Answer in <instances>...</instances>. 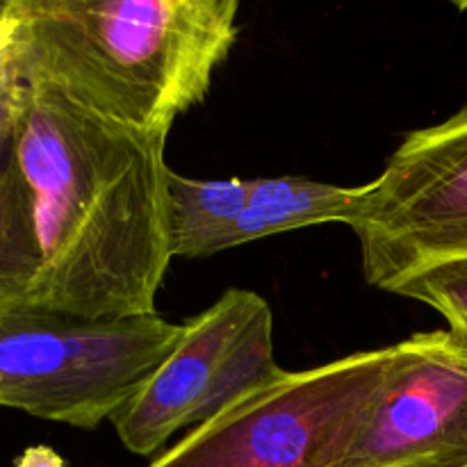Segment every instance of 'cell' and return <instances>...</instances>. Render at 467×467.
Here are the masks:
<instances>
[{"label":"cell","instance_id":"6da1fadb","mask_svg":"<svg viewBox=\"0 0 467 467\" xmlns=\"http://www.w3.org/2000/svg\"><path fill=\"white\" fill-rule=\"evenodd\" d=\"M164 146L167 135L103 121L21 80L0 176V310L158 315L171 263Z\"/></svg>","mask_w":467,"mask_h":467},{"label":"cell","instance_id":"7a4b0ae2","mask_svg":"<svg viewBox=\"0 0 467 467\" xmlns=\"http://www.w3.org/2000/svg\"><path fill=\"white\" fill-rule=\"evenodd\" d=\"M237 14V0H5V44L21 80L103 121L169 135L208 96Z\"/></svg>","mask_w":467,"mask_h":467},{"label":"cell","instance_id":"3957f363","mask_svg":"<svg viewBox=\"0 0 467 467\" xmlns=\"http://www.w3.org/2000/svg\"><path fill=\"white\" fill-rule=\"evenodd\" d=\"M182 337L162 315L85 319L0 310V409L96 429L140 390Z\"/></svg>","mask_w":467,"mask_h":467},{"label":"cell","instance_id":"277c9868","mask_svg":"<svg viewBox=\"0 0 467 467\" xmlns=\"http://www.w3.org/2000/svg\"><path fill=\"white\" fill-rule=\"evenodd\" d=\"M400 345L287 372L192 429L149 467H336L377 404Z\"/></svg>","mask_w":467,"mask_h":467},{"label":"cell","instance_id":"5b68a950","mask_svg":"<svg viewBox=\"0 0 467 467\" xmlns=\"http://www.w3.org/2000/svg\"><path fill=\"white\" fill-rule=\"evenodd\" d=\"M281 372L272 308L255 292L231 287L182 324L171 354L109 422L128 451L153 456L178 431L201 427Z\"/></svg>","mask_w":467,"mask_h":467},{"label":"cell","instance_id":"8992f818","mask_svg":"<svg viewBox=\"0 0 467 467\" xmlns=\"http://www.w3.org/2000/svg\"><path fill=\"white\" fill-rule=\"evenodd\" d=\"M351 231L369 285L390 292L413 274L467 255V108L409 132L368 182Z\"/></svg>","mask_w":467,"mask_h":467},{"label":"cell","instance_id":"52a82bcc","mask_svg":"<svg viewBox=\"0 0 467 467\" xmlns=\"http://www.w3.org/2000/svg\"><path fill=\"white\" fill-rule=\"evenodd\" d=\"M397 345L395 369L336 467H467V342L447 328Z\"/></svg>","mask_w":467,"mask_h":467},{"label":"cell","instance_id":"ba28073f","mask_svg":"<svg viewBox=\"0 0 467 467\" xmlns=\"http://www.w3.org/2000/svg\"><path fill=\"white\" fill-rule=\"evenodd\" d=\"M365 194L368 182L342 187L301 176L251 178L249 199L237 223L233 246L317 223L351 226Z\"/></svg>","mask_w":467,"mask_h":467},{"label":"cell","instance_id":"9c48e42d","mask_svg":"<svg viewBox=\"0 0 467 467\" xmlns=\"http://www.w3.org/2000/svg\"><path fill=\"white\" fill-rule=\"evenodd\" d=\"M249 199V181H201L169 171L167 217L171 258H208L233 249Z\"/></svg>","mask_w":467,"mask_h":467},{"label":"cell","instance_id":"30bf717a","mask_svg":"<svg viewBox=\"0 0 467 467\" xmlns=\"http://www.w3.org/2000/svg\"><path fill=\"white\" fill-rule=\"evenodd\" d=\"M390 292L436 310L450 331L467 342V255L431 265L401 281Z\"/></svg>","mask_w":467,"mask_h":467},{"label":"cell","instance_id":"8fae6325","mask_svg":"<svg viewBox=\"0 0 467 467\" xmlns=\"http://www.w3.org/2000/svg\"><path fill=\"white\" fill-rule=\"evenodd\" d=\"M14 467H67V463H64V459L55 450H50V447L46 445H36L27 447V450L18 456Z\"/></svg>","mask_w":467,"mask_h":467}]
</instances>
